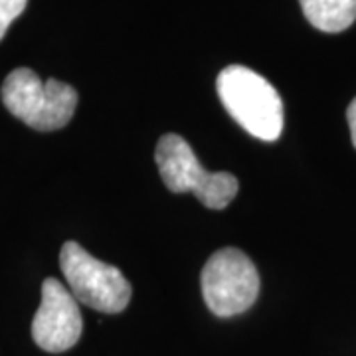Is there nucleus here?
Here are the masks:
<instances>
[{
	"label": "nucleus",
	"mask_w": 356,
	"mask_h": 356,
	"mask_svg": "<svg viewBox=\"0 0 356 356\" xmlns=\"http://www.w3.org/2000/svg\"><path fill=\"white\" fill-rule=\"evenodd\" d=\"M220 102L234 121L261 140H277L283 131V102L266 77L245 65H228L216 79Z\"/></svg>",
	"instance_id": "nucleus-1"
},
{
	"label": "nucleus",
	"mask_w": 356,
	"mask_h": 356,
	"mask_svg": "<svg viewBox=\"0 0 356 356\" xmlns=\"http://www.w3.org/2000/svg\"><path fill=\"white\" fill-rule=\"evenodd\" d=\"M6 109L36 131H58L70 123L77 107V91L70 83L42 81L36 72L18 67L2 83Z\"/></svg>",
	"instance_id": "nucleus-2"
},
{
	"label": "nucleus",
	"mask_w": 356,
	"mask_h": 356,
	"mask_svg": "<svg viewBox=\"0 0 356 356\" xmlns=\"http://www.w3.org/2000/svg\"><path fill=\"white\" fill-rule=\"evenodd\" d=\"M154 161L168 191L177 194L192 192L206 208L212 210L226 208L240 188V182L234 175L206 170L198 163L191 145L175 133L161 137Z\"/></svg>",
	"instance_id": "nucleus-3"
},
{
	"label": "nucleus",
	"mask_w": 356,
	"mask_h": 356,
	"mask_svg": "<svg viewBox=\"0 0 356 356\" xmlns=\"http://www.w3.org/2000/svg\"><path fill=\"white\" fill-rule=\"evenodd\" d=\"M60 266L70 291L79 303L105 315L125 311L131 301V283L115 266L88 254L77 242H65Z\"/></svg>",
	"instance_id": "nucleus-4"
},
{
	"label": "nucleus",
	"mask_w": 356,
	"mask_h": 356,
	"mask_svg": "<svg viewBox=\"0 0 356 356\" xmlns=\"http://www.w3.org/2000/svg\"><path fill=\"white\" fill-rule=\"evenodd\" d=\"M204 303L216 317L245 313L259 295V273L254 261L236 248L212 255L200 275Z\"/></svg>",
	"instance_id": "nucleus-5"
},
{
	"label": "nucleus",
	"mask_w": 356,
	"mask_h": 356,
	"mask_svg": "<svg viewBox=\"0 0 356 356\" xmlns=\"http://www.w3.org/2000/svg\"><path fill=\"white\" fill-rule=\"evenodd\" d=\"M83 318L74 293L54 277L42 283V303L32 321V339L46 353H65L81 339Z\"/></svg>",
	"instance_id": "nucleus-6"
},
{
	"label": "nucleus",
	"mask_w": 356,
	"mask_h": 356,
	"mask_svg": "<svg viewBox=\"0 0 356 356\" xmlns=\"http://www.w3.org/2000/svg\"><path fill=\"white\" fill-rule=\"evenodd\" d=\"M305 18L321 32L339 34L355 24L356 0H299Z\"/></svg>",
	"instance_id": "nucleus-7"
},
{
	"label": "nucleus",
	"mask_w": 356,
	"mask_h": 356,
	"mask_svg": "<svg viewBox=\"0 0 356 356\" xmlns=\"http://www.w3.org/2000/svg\"><path fill=\"white\" fill-rule=\"evenodd\" d=\"M28 0H0V40L4 38L8 26L24 13Z\"/></svg>",
	"instance_id": "nucleus-8"
},
{
	"label": "nucleus",
	"mask_w": 356,
	"mask_h": 356,
	"mask_svg": "<svg viewBox=\"0 0 356 356\" xmlns=\"http://www.w3.org/2000/svg\"><path fill=\"white\" fill-rule=\"evenodd\" d=\"M346 119H348V127H350L353 145H355V149H356V97L350 102L348 109H346Z\"/></svg>",
	"instance_id": "nucleus-9"
}]
</instances>
